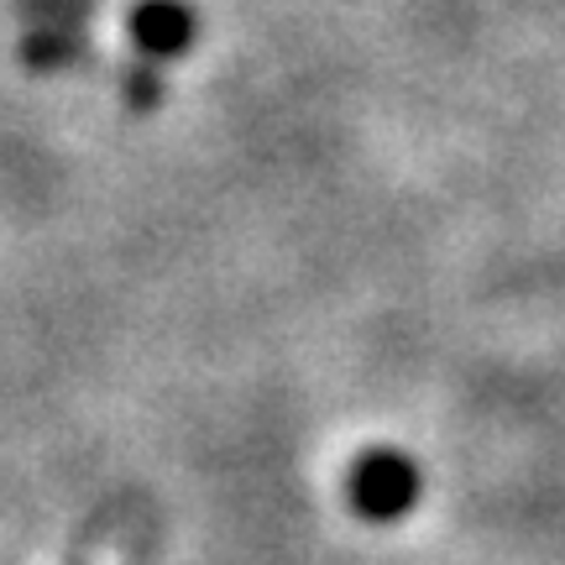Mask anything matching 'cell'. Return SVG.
Returning a JSON list of instances; mask_svg holds the SVG:
<instances>
[{"label":"cell","mask_w":565,"mask_h":565,"mask_svg":"<svg viewBox=\"0 0 565 565\" xmlns=\"http://www.w3.org/2000/svg\"><path fill=\"white\" fill-rule=\"evenodd\" d=\"M414 498H419V471L404 450H366L362 461L351 466V508L372 524L404 519Z\"/></svg>","instance_id":"cell-1"},{"label":"cell","mask_w":565,"mask_h":565,"mask_svg":"<svg viewBox=\"0 0 565 565\" xmlns=\"http://www.w3.org/2000/svg\"><path fill=\"white\" fill-rule=\"evenodd\" d=\"M137 32H141V47L173 53V47H183V38H189V17L173 11V6H152V11L137 21Z\"/></svg>","instance_id":"cell-2"}]
</instances>
